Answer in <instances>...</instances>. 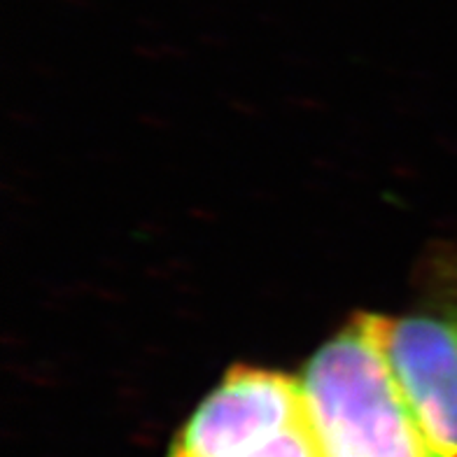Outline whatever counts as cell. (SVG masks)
Here are the masks:
<instances>
[{"mask_svg": "<svg viewBox=\"0 0 457 457\" xmlns=\"http://www.w3.org/2000/svg\"><path fill=\"white\" fill-rule=\"evenodd\" d=\"M387 320L355 315L301 373V397L322 457H445L395 378Z\"/></svg>", "mask_w": 457, "mask_h": 457, "instance_id": "1", "label": "cell"}, {"mask_svg": "<svg viewBox=\"0 0 457 457\" xmlns=\"http://www.w3.org/2000/svg\"><path fill=\"white\" fill-rule=\"evenodd\" d=\"M303 415L299 378L234 367L187 422L170 457H236Z\"/></svg>", "mask_w": 457, "mask_h": 457, "instance_id": "2", "label": "cell"}, {"mask_svg": "<svg viewBox=\"0 0 457 457\" xmlns=\"http://www.w3.org/2000/svg\"><path fill=\"white\" fill-rule=\"evenodd\" d=\"M387 360L434 448L457 457V303L387 320Z\"/></svg>", "mask_w": 457, "mask_h": 457, "instance_id": "3", "label": "cell"}]
</instances>
